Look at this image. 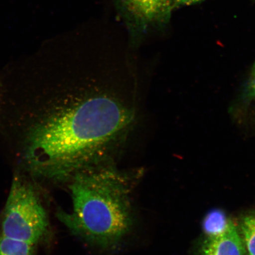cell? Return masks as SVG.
Returning a JSON list of instances; mask_svg holds the SVG:
<instances>
[{
	"instance_id": "obj_9",
	"label": "cell",
	"mask_w": 255,
	"mask_h": 255,
	"mask_svg": "<svg viewBox=\"0 0 255 255\" xmlns=\"http://www.w3.org/2000/svg\"><path fill=\"white\" fill-rule=\"evenodd\" d=\"M245 95L246 100H252V99L255 98V65L254 66L253 72H252L250 79L248 82Z\"/></svg>"
},
{
	"instance_id": "obj_10",
	"label": "cell",
	"mask_w": 255,
	"mask_h": 255,
	"mask_svg": "<svg viewBox=\"0 0 255 255\" xmlns=\"http://www.w3.org/2000/svg\"><path fill=\"white\" fill-rule=\"evenodd\" d=\"M205 1V0H174V9L184 6L191 5Z\"/></svg>"
},
{
	"instance_id": "obj_8",
	"label": "cell",
	"mask_w": 255,
	"mask_h": 255,
	"mask_svg": "<svg viewBox=\"0 0 255 255\" xmlns=\"http://www.w3.org/2000/svg\"><path fill=\"white\" fill-rule=\"evenodd\" d=\"M241 228L249 254L255 255V215L246 217Z\"/></svg>"
},
{
	"instance_id": "obj_3",
	"label": "cell",
	"mask_w": 255,
	"mask_h": 255,
	"mask_svg": "<svg viewBox=\"0 0 255 255\" xmlns=\"http://www.w3.org/2000/svg\"><path fill=\"white\" fill-rule=\"evenodd\" d=\"M47 212L36 191L20 177L15 178L1 221V235L36 245L47 232Z\"/></svg>"
},
{
	"instance_id": "obj_2",
	"label": "cell",
	"mask_w": 255,
	"mask_h": 255,
	"mask_svg": "<svg viewBox=\"0 0 255 255\" xmlns=\"http://www.w3.org/2000/svg\"><path fill=\"white\" fill-rule=\"evenodd\" d=\"M71 208L57 213L69 231L104 250L117 248L133 223L132 178L110 164L78 172L70 178Z\"/></svg>"
},
{
	"instance_id": "obj_4",
	"label": "cell",
	"mask_w": 255,
	"mask_h": 255,
	"mask_svg": "<svg viewBox=\"0 0 255 255\" xmlns=\"http://www.w3.org/2000/svg\"><path fill=\"white\" fill-rule=\"evenodd\" d=\"M126 21L129 41L137 46L152 28H161L170 19L174 0H117Z\"/></svg>"
},
{
	"instance_id": "obj_6",
	"label": "cell",
	"mask_w": 255,
	"mask_h": 255,
	"mask_svg": "<svg viewBox=\"0 0 255 255\" xmlns=\"http://www.w3.org/2000/svg\"><path fill=\"white\" fill-rule=\"evenodd\" d=\"M230 222L222 210H213L204 220L203 230L209 237H216L226 231Z\"/></svg>"
},
{
	"instance_id": "obj_1",
	"label": "cell",
	"mask_w": 255,
	"mask_h": 255,
	"mask_svg": "<svg viewBox=\"0 0 255 255\" xmlns=\"http://www.w3.org/2000/svg\"><path fill=\"white\" fill-rule=\"evenodd\" d=\"M60 43L25 152L32 173L54 180L110 163L139 115L137 62L128 48L81 39Z\"/></svg>"
},
{
	"instance_id": "obj_7",
	"label": "cell",
	"mask_w": 255,
	"mask_h": 255,
	"mask_svg": "<svg viewBox=\"0 0 255 255\" xmlns=\"http://www.w3.org/2000/svg\"><path fill=\"white\" fill-rule=\"evenodd\" d=\"M36 245L0 236V255H33Z\"/></svg>"
},
{
	"instance_id": "obj_5",
	"label": "cell",
	"mask_w": 255,
	"mask_h": 255,
	"mask_svg": "<svg viewBox=\"0 0 255 255\" xmlns=\"http://www.w3.org/2000/svg\"><path fill=\"white\" fill-rule=\"evenodd\" d=\"M244 248L234 223L230 222L222 234L209 237L203 255H244Z\"/></svg>"
}]
</instances>
